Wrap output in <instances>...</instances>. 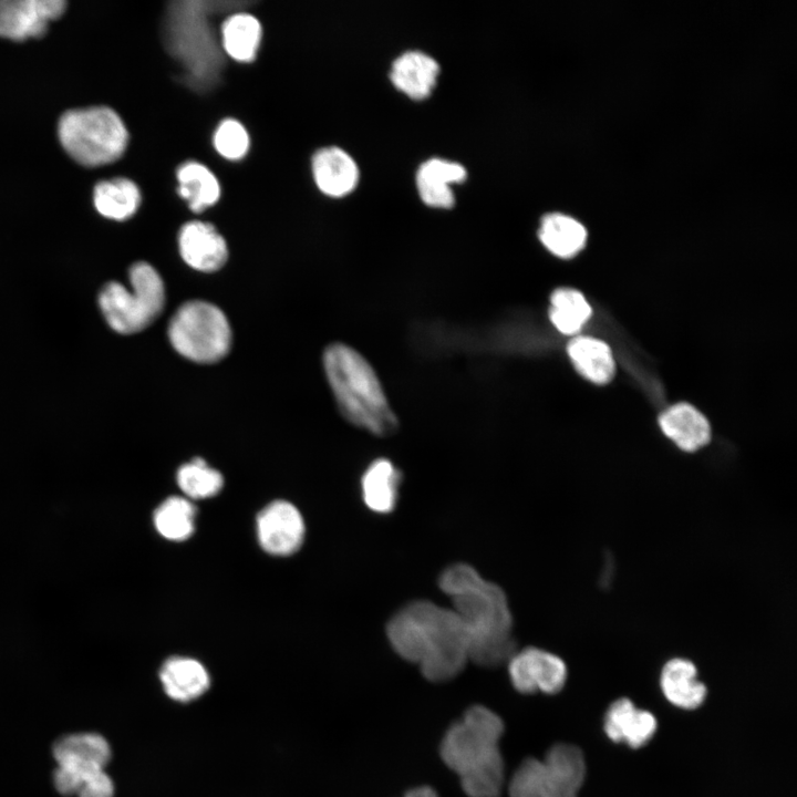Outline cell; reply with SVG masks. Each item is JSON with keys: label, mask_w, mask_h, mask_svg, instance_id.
<instances>
[{"label": "cell", "mask_w": 797, "mask_h": 797, "mask_svg": "<svg viewBox=\"0 0 797 797\" xmlns=\"http://www.w3.org/2000/svg\"><path fill=\"white\" fill-rule=\"evenodd\" d=\"M438 586L451 598L452 609L465 627L469 660L485 667L507 663L517 649L514 620L503 589L462 562L446 568Z\"/></svg>", "instance_id": "6da1fadb"}, {"label": "cell", "mask_w": 797, "mask_h": 797, "mask_svg": "<svg viewBox=\"0 0 797 797\" xmlns=\"http://www.w3.org/2000/svg\"><path fill=\"white\" fill-rule=\"evenodd\" d=\"M393 650L417 664L432 682L458 675L469 661L465 627L452 608L416 600L401 608L387 622Z\"/></svg>", "instance_id": "7a4b0ae2"}, {"label": "cell", "mask_w": 797, "mask_h": 797, "mask_svg": "<svg viewBox=\"0 0 797 797\" xmlns=\"http://www.w3.org/2000/svg\"><path fill=\"white\" fill-rule=\"evenodd\" d=\"M503 732L501 718L480 705L469 707L446 732L442 759L457 774L468 797L499 796L504 785Z\"/></svg>", "instance_id": "3957f363"}, {"label": "cell", "mask_w": 797, "mask_h": 797, "mask_svg": "<svg viewBox=\"0 0 797 797\" xmlns=\"http://www.w3.org/2000/svg\"><path fill=\"white\" fill-rule=\"evenodd\" d=\"M324 371L342 415L379 436L397 428V420L370 363L346 344H330L323 354Z\"/></svg>", "instance_id": "277c9868"}, {"label": "cell", "mask_w": 797, "mask_h": 797, "mask_svg": "<svg viewBox=\"0 0 797 797\" xmlns=\"http://www.w3.org/2000/svg\"><path fill=\"white\" fill-rule=\"evenodd\" d=\"M58 137L66 154L86 167L117 161L128 143V132L123 120L108 106L64 112L58 122Z\"/></svg>", "instance_id": "5b68a950"}, {"label": "cell", "mask_w": 797, "mask_h": 797, "mask_svg": "<svg viewBox=\"0 0 797 797\" xmlns=\"http://www.w3.org/2000/svg\"><path fill=\"white\" fill-rule=\"evenodd\" d=\"M131 290L120 282H108L100 291L99 306L108 325L121 334L137 333L163 312L165 286L149 263L135 262L128 270Z\"/></svg>", "instance_id": "8992f818"}, {"label": "cell", "mask_w": 797, "mask_h": 797, "mask_svg": "<svg viewBox=\"0 0 797 797\" xmlns=\"http://www.w3.org/2000/svg\"><path fill=\"white\" fill-rule=\"evenodd\" d=\"M56 789L65 796L113 797L114 785L105 767L111 748L104 737L85 733L62 737L53 748Z\"/></svg>", "instance_id": "52a82bcc"}, {"label": "cell", "mask_w": 797, "mask_h": 797, "mask_svg": "<svg viewBox=\"0 0 797 797\" xmlns=\"http://www.w3.org/2000/svg\"><path fill=\"white\" fill-rule=\"evenodd\" d=\"M172 346L184 358L197 363H215L231 346V328L217 306L204 300L183 303L168 323Z\"/></svg>", "instance_id": "ba28073f"}, {"label": "cell", "mask_w": 797, "mask_h": 797, "mask_svg": "<svg viewBox=\"0 0 797 797\" xmlns=\"http://www.w3.org/2000/svg\"><path fill=\"white\" fill-rule=\"evenodd\" d=\"M586 762L575 745H553L544 759H525L508 784L510 797H577L584 782Z\"/></svg>", "instance_id": "9c48e42d"}, {"label": "cell", "mask_w": 797, "mask_h": 797, "mask_svg": "<svg viewBox=\"0 0 797 797\" xmlns=\"http://www.w3.org/2000/svg\"><path fill=\"white\" fill-rule=\"evenodd\" d=\"M514 687L525 694L558 693L567 680V666L556 654L528 646L516 650L507 661Z\"/></svg>", "instance_id": "30bf717a"}, {"label": "cell", "mask_w": 797, "mask_h": 797, "mask_svg": "<svg viewBox=\"0 0 797 797\" xmlns=\"http://www.w3.org/2000/svg\"><path fill=\"white\" fill-rule=\"evenodd\" d=\"M65 10L64 0H0V38L11 41L40 38Z\"/></svg>", "instance_id": "8fae6325"}, {"label": "cell", "mask_w": 797, "mask_h": 797, "mask_svg": "<svg viewBox=\"0 0 797 797\" xmlns=\"http://www.w3.org/2000/svg\"><path fill=\"white\" fill-rule=\"evenodd\" d=\"M261 548L272 556H289L302 545L304 522L294 505L286 500L268 504L257 517Z\"/></svg>", "instance_id": "7c38bea8"}, {"label": "cell", "mask_w": 797, "mask_h": 797, "mask_svg": "<svg viewBox=\"0 0 797 797\" xmlns=\"http://www.w3.org/2000/svg\"><path fill=\"white\" fill-rule=\"evenodd\" d=\"M179 252L192 268L203 272L219 270L228 259L224 237L209 222L193 220L186 222L178 234Z\"/></svg>", "instance_id": "4fadbf2b"}, {"label": "cell", "mask_w": 797, "mask_h": 797, "mask_svg": "<svg viewBox=\"0 0 797 797\" xmlns=\"http://www.w3.org/2000/svg\"><path fill=\"white\" fill-rule=\"evenodd\" d=\"M467 177L465 167L443 158L425 161L416 172V187L421 199L434 208H452L455 197L452 184L463 183Z\"/></svg>", "instance_id": "5bb4252c"}, {"label": "cell", "mask_w": 797, "mask_h": 797, "mask_svg": "<svg viewBox=\"0 0 797 797\" xmlns=\"http://www.w3.org/2000/svg\"><path fill=\"white\" fill-rule=\"evenodd\" d=\"M656 731V718L645 710L636 708L629 698H619L608 708L604 732L610 739L625 743L632 748L646 744Z\"/></svg>", "instance_id": "9a60e30c"}, {"label": "cell", "mask_w": 797, "mask_h": 797, "mask_svg": "<svg viewBox=\"0 0 797 797\" xmlns=\"http://www.w3.org/2000/svg\"><path fill=\"white\" fill-rule=\"evenodd\" d=\"M312 174L319 189L332 197L350 194L359 180L355 161L335 146L321 148L313 155Z\"/></svg>", "instance_id": "2e32d148"}, {"label": "cell", "mask_w": 797, "mask_h": 797, "mask_svg": "<svg viewBox=\"0 0 797 797\" xmlns=\"http://www.w3.org/2000/svg\"><path fill=\"white\" fill-rule=\"evenodd\" d=\"M439 65L425 52L410 50L398 55L392 63L390 80L393 85L413 100H423L432 93Z\"/></svg>", "instance_id": "e0dca14e"}, {"label": "cell", "mask_w": 797, "mask_h": 797, "mask_svg": "<svg viewBox=\"0 0 797 797\" xmlns=\"http://www.w3.org/2000/svg\"><path fill=\"white\" fill-rule=\"evenodd\" d=\"M165 693L178 702H189L201 696L210 685L205 666L195 659L173 656L159 670Z\"/></svg>", "instance_id": "ac0fdd59"}, {"label": "cell", "mask_w": 797, "mask_h": 797, "mask_svg": "<svg viewBox=\"0 0 797 797\" xmlns=\"http://www.w3.org/2000/svg\"><path fill=\"white\" fill-rule=\"evenodd\" d=\"M659 423L663 433L685 452H695L710 442L707 420L690 404L671 406L660 416Z\"/></svg>", "instance_id": "d6986e66"}, {"label": "cell", "mask_w": 797, "mask_h": 797, "mask_svg": "<svg viewBox=\"0 0 797 797\" xmlns=\"http://www.w3.org/2000/svg\"><path fill=\"white\" fill-rule=\"evenodd\" d=\"M660 684L666 700L681 708H696L706 696V687L697 680L695 665L686 659L675 658L666 662Z\"/></svg>", "instance_id": "ffe728a7"}, {"label": "cell", "mask_w": 797, "mask_h": 797, "mask_svg": "<svg viewBox=\"0 0 797 797\" xmlns=\"http://www.w3.org/2000/svg\"><path fill=\"white\" fill-rule=\"evenodd\" d=\"M401 480V472L391 460L379 458L372 462L361 479L365 506L377 514L392 513L397 504Z\"/></svg>", "instance_id": "44dd1931"}, {"label": "cell", "mask_w": 797, "mask_h": 797, "mask_svg": "<svg viewBox=\"0 0 797 797\" xmlns=\"http://www.w3.org/2000/svg\"><path fill=\"white\" fill-rule=\"evenodd\" d=\"M141 200L139 188L125 177L102 180L93 189V205L96 211L112 220H125L132 217L138 209Z\"/></svg>", "instance_id": "7402d4cb"}, {"label": "cell", "mask_w": 797, "mask_h": 797, "mask_svg": "<svg viewBox=\"0 0 797 797\" xmlns=\"http://www.w3.org/2000/svg\"><path fill=\"white\" fill-rule=\"evenodd\" d=\"M567 349L575 368L587 380L596 384L612 380L615 363L607 343L590 337H576Z\"/></svg>", "instance_id": "603a6c76"}, {"label": "cell", "mask_w": 797, "mask_h": 797, "mask_svg": "<svg viewBox=\"0 0 797 797\" xmlns=\"http://www.w3.org/2000/svg\"><path fill=\"white\" fill-rule=\"evenodd\" d=\"M538 235L542 245L560 258L573 257L587 241V230L583 225L560 213L545 215Z\"/></svg>", "instance_id": "cb8c5ba5"}, {"label": "cell", "mask_w": 797, "mask_h": 797, "mask_svg": "<svg viewBox=\"0 0 797 797\" xmlns=\"http://www.w3.org/2000/svg\"><path fill=\"white\" fill-rule=\"evenodd\" d=\"M178 194L194 213L214 205L220 197L216 176L203 164L189 161L177 169Z\"/></svg>", "instance_id": "d4e9b609"}, {"label": "cell", "mask_w": 797, "mask_h": 797, "mask_svg": "<svg viewBox=\"0 0 797 797\" xmlns=\"http://www.w3.org/2000/svg\"><path fill=\"white\" fill-rule=\"evenodd\" d=\"M222 45L226 52L241 62L252 61L261 39V25L249 13H236L221 27Z\"/></svg>", "instance_id": "484cf974"}, {"label": "cell", "mask_w": 797, "mask_h": 797, "mask_svg": "<svg viewBox=\"0 0 797 797\" xmlns=\"http://www.w3.org/2000/svg\"><path fill=\"white\" fill-rule=\"evenodd\" d=\"M591 313V307L583 294L575 289L559 288L550 297L549 317L562 334L578 333Z\"/></svg>", "instance_id": "4316f807"}, {"label": "cell", "mask_w": 797, "mask_h": 797, "mask_svg": "<svg viewBox=\"0 0 797 797\" xmlns=\"http://www.w3.org/2000/svg\"><path fill=\"white\" fill-rule=\"evenodd\" d=\"M195 517L196 509L187 498L173 496L156 508L153 521L161 536L168 540L182 541L193 535Z\"/></svg>", "instance_id": "83f0119b"}, {"label": "cell", "mask_w": 797, "mask_h": 797, "mask_svg": "<svg viewBox=\"0 0 797 797\" xmlns=\"http://www.w3.org/2000/svg\"><path fill=\"white\" fill-rule=\"evenodd\" d=\"M176 480L182 491L193 499L213 497L224 485L222 475L198 457L178 468Z\"/></svg>", "instance_id": "f1b7e54d"}, {"label": "cell", "mask_w": 797, "mask_h": 797, "mask_svg": "<svg viewBox=\"0 0 797 797\" xmlns=\"http://www.w3.org/2000/svg\"><path fill=\"white\" fill-rule=\"evenodd\" d=\"M214 145L225 158L239 159L247 154L249 135L242 124L234 118H227L218 125L214 135Z\"/></svg>", "instance_id": "f546056e"}, {"label": "cell", "mask_w": 797, "mask_h": 797, "mask_svg": "<svg viewBox=\"0 0 797 797\" xmlns=\"http://www.w3.org/2000/svg\"><path fill=\"white\" fill-rule=\"evenodd\" d=\"M404 797H437V795L431 787L422 786L408 790Z\"/></svg>", "instance_id": "4dcf8cb0"}]
</instances>
